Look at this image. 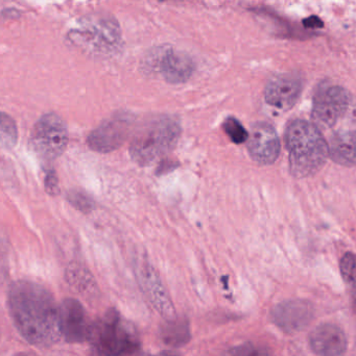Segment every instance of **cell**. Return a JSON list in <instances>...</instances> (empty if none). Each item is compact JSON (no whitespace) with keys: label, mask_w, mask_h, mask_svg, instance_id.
<instances>
[{"label":"cell","mask_w":356,"mask_h":356,"mask_svg":"<svg viewBox=\"0 0 356 356\" xmlns=\"http://www.w3.org/2000/svg\"><path fill=\"white\" fill-rule=\"evenodd\" d=\"M309 341L314 353L319 356H343L347 350L346 334L334 324L318 326Z\"/></svg>","instance_id":"obj_13"},{"label":"cell","mask_w":356,"mask_h":356,"mask_svg":"<svg viewBox=\"0 0 356 356\" xmlns=\"http://www.w3.org/2000/svg\"><path fill=\"white\" fill-rule=\"evenodd\" d=\"M302 88V81L298 75L288 73L277 75L265 87V102L276 110L286 112L298 102Z\"/></svg>","instance_id":"obj_11"},{"label":"cell","mask_w":356,"mask_h":356,"mask_svg":"<svg viewBox=\"0 0 356 356\" xmlns=\"http://www.w3.org/2000/svg\"><path fill=\"white\" fill-rule=\"evenodd\" d=\"M315 309L309 301H284L272 309V321L288 334H295L304 330L314 319Z\"/></svg>","instance_id":"obj_9"},{"label":"cell","mask_w":356,"mask_h":356,"mask_svg":"<svg viewBox=\"0 0 356 356\" xmlns=\"http://www.w3.org/2000/svg\"><path fill=\"white\" fill-rule=\"evenodd\" d=\"M98 356H139L140 343L135 332L111 309L104 319L91 325L89 338Z\"/></svg>","instance_id":"obj_4"},{"label":"cell","mask_w":356,"mask_h":356,"mask_svg":"<svg viewBox=\"0 0 356 356\" xmlns=\"http://www.w3.org/2000/svg\"><path fill=\"white\" fill-rule=\"evenodd\" d=\"M194 69V60L183 52L169 51L160 63V71L165 81L175 85L187 81Z\"/></svg>","instance_id":"obj_14"},{"label":"cell","mask_w":356,"mask_h":356,"mask_svg":"<svg viewBox=\"0 0 356 356\" xmlns=\"http://www.w3.org/2000/svg\"><path fill=\"white\" fill-rule=\"evenodd\" d=\"M134 119L131 115L119 113L105 120L90 133L87 144L90 149L100 154H109L118 149L131 135Z\"/></svg>","instance_id":"obj_7"},{"label":"cell","mask_w":356,"mask_h":356,"mask_svg":"<svg viewBox=\"0 0 356 356\" xmlns=\"http://www.w3.org/2000/svg\"><path fill=\"white\" fill-rule=\"evenodd\" d=\"M139 356H150V355H139Z\"/></svg>","instance_id":"obj_27"},{"label":"cell","mask_w":356,"mask_h":356,"mask_svg":"<svg viewBox=\"0 0 356 356\" xmlns=\"http://www.w3.org/2000/svg\"><path fill=\"white\" fill-rule=\"evenodd\" d=\"M284 139L291 173L295 177H311L325 165L330 156L328 143L314 123L301 119L293 121L286 129Z\"/></svg>","instance_id":"obj_2"},{"label":"cell","mask_w":356,"mask_h":356,"mask_svg":"<svg viewBox=\"0 0 356 356\" xmlns=\"http://www.w3.org/2000/svg\"><path fill=\"white\" fill-rule=\"evenodd\" d=\"M161 328V338L165 344L171 347H180L190 340L189 324L184 319L167 320Z\"/></svg>","instance_id":"obj_17"},{"label":"cell","mask_w":356,"mask_h":356,"mask_svg":"<svg viewBox=\"0 0 356 356\" xmlns=\"http://www.w3.org/2000/svg\"><path fill=\"white\" fill-rule=\"evenodd\" d=\"M181 127L171 117H160L144 124L132 140L130 156L140 166H148L175 148Z\"/></svg>","instance_id":"obj_3"},{"label":"cell","mask_w":356,"mask_h":356,"mask_svg":"<svg viewBox=\"0 0 356 356\" xmlns=\"http://www.w3.org/2000/svg\"><path fill=\"white\" fill-rule=\"evenodd\" d=\"M61 336L70 343H82L89 338L91 325L85 309L77 299H65L59 307Z\"/></svg>","instance_id":"obj_8"},{"label":"cell","mask_w":356,"mask_h":356,"mask_svg":"<svg viewBox=\"0 0 356 356\" xmlns=\"http://www.w3.org/2000/svg\"><path fill=\"white\" fill-rule=\"evenodd\" d=\"M16 356H36V355H31V353H19V355H17Z\"/></svg>","instance_id":"obj_26"},{"label":"cell","mask_w":356,"mask_h":356,"mask_svg":"<svg viewBox=\"0 0 356 356\" xmlns=\"http://www.w3.org/2000/svg\"><path fill=\"white\" fill-rule=\"evenodd\" d=\"M140 284L146 292V296L150 299L155 309L167 320H173L176 318L175 307L169 300V295L165 292L158 275L153 267L148 264L140 266L138 271Z\"/></svg>","instance_id":"obj_12"},{"label":"cell","mask_w":356,"mask_h":356,"mask_svg":"<svg viewBox=\"0 0 356 356\" xmlns=\"http://www.w3.org/2000/svg\"><path fill=\"white\" fill-rule=\"evenodd\" d=\"M44 184H45V190L50 196H56L59 194V180L54 169L49 168L45 170L44 175Z\"/></svg>","instance_id":"obj_23"},{"label":"cell","mask_w":356,"mask_h":356,"mask_svg":"<svg viewBox=\"0 0 356 356\" xmlns=\"http://www.w3.org/2000/svg\"><path fill=\"white\" fill-rule=\"evenodd\" d=\"M8 305L15 326L27 342L48 347L60 340L59 307L44 286L29 280L14 282Z\"/></svg>","instance_id":"obj_1"},{"label":"cell","mask_w":356,"mask_h":356,"mask_svg":"<svg viewBox=\"0 0 356 356\" xmlns=\"http://www.w3.org/2000/svg\"><path fill=\"white\" fill-rule=\"evenodd\" d=\"M223 127L224 131L233 143L242 144L248 140V131L245 129L244 125L234 117H229V118L226 119Z\"/></svg>","instance_id":"obj_19"},{"label":"cell","mask_w":356,"mask_h":356,"mask_svg":"<svg viewBox=\"0 0 356 356\" xmlns=\"http://www.w3.org/2000/svg\"><path fill=\"white\" fill-rule=\"evenodd\" d=\"M303 24L307 29H321L323 27V21L317 16H311L303 20Z\"/></svg>","instance_id":"obj_24"},{"label":"cell","mask_w":356,"mask_h":356,"mask_svg":"<svg viewBox=\"0 0 356 356\" xmlns=\"http://www.w3.org/2000/svg\"><path fill=\"white\" fill-rule=\"evenodd\" d=\"M229 356H273V353L265 347L252 344V343H246L232 348L229 351Z\"/></svg>","instance_id":"obj_21"},{"label":"cell","mask_w":356,"mask_h":356,"mask_svg":"<svg viewBox=\"0 0 356 356\" xmlns=\"http://www.w3.org/2000/svg\"><path fill=\"white\" fill-rule=\"evenodd\" d=\"M18 131L14 119L6 113L0 112V148L10 149L16 145Z\"/></svg>","instance_id":"obj_18"},{"label":"cell","mask_w":356,"mask_h":356,"mask_svg":"<svg viewBox=\"0 0 356 356\" xmlns=\"http://www.w3.org/2000/svg\"><path fill=\"white\" fill-rule=\"evenodd\" d=\"M68 145V131L63 119L54 113L43 115L33 127L31 147L40 159L60 158Z\"/></svg>","instance_id":"obj_5"},{"label":"cell","mask_w":356,"mask_h":356,"mask_svg":"<svg viewBox=\"0 0 356 356\" xmlns=\"http://www.w3.org/2000/svg\"><path fill=\"white\" fill-rule=\"evenodd\" d=\"M328 154L338 164L355 166V135L353 133L336 134L328 144Z\"/></svg>","instance_id":"obj_15"},{"label":"cell","mask_w":356,"mask_h":356,"mask_svg":"<svg viewBox=\"0 0 356 356\" xmlns=\"http://www.w3.org/2000/svg\"><path fill=\"white\" fill-rule=\"evenodd\" d=\"M158 356H179V355H173V353H160V355H159Z\"/></svg>","instance_id":"obj_25"},{"label":"cell","mask_w":356,"mask_h":356,"mask_svg":"<svg viewBox=\"0 0 356 356\" xmlns=\"http://www.w3.org/2000/svg\"><path fill=\"white\" fill-rule=\"evenodd\" d=\"M68 202L82 213H90L93 211L94 201L89 195L79 190H71L67 193Z\"/></svg>","instance_id":"obj_20"},{"label":"cell","mask_w":356,"mask_h":356,"mask_svg":"<svg viewBox=\"0 0 356 356\" xmlns=\"http://www.w3.org/2000/svg\"><path fill=\"white\" fill-rule=\"evenodd\" d=\"M341 272H342L343 278L348 284H353L355 280V257L353 253H346L340 263Z\"/></svg>","instance_id":"obj_22"},{"label":"cell","mask_w":356,"mask_h":356,"mask_svg":"<svg viewBox=\"0 0 356 356\" xmlns=\"http://www.w3.org/2000/svg\"><path fill=\"white\" fill-rule=\"evenodd\" d=\"M350 102V93L345 88L336 85L322 86L314 98L311 123L320 131L334 127L348 110Z\"/></svg>","instance_id":"obj_6"},{"label":"cell","mask_w":356,"mask_h":356,"mask_svg":"<svg viewBox=\"0 0 356 356\" xmlns=\"http://www.w3.org/2000/svg\"><path fill=\"white\" fill-rule=\"evenodd\" d=\"M247 141L251 158L258 164H274L279 156V137L269 123L259 122L253 125Z\"/></svg>","instance_id":"obj_10"},{"label":"cell","mask_w":356,"mask_h":356,"mask_svg":"<svg viewBox=\"0 0 356 356\" xmlns=\"http://www.w3.org/2000/svg\"><path fill=\"white\" fill-rule=\"evenodd\" d=\"M66 278L69 286L82 296L92 297L98 292L93 277L83 266L77 264L69 266L66 272Z\"/></svg>","instance_id":"obj_16"}]
</instances>
